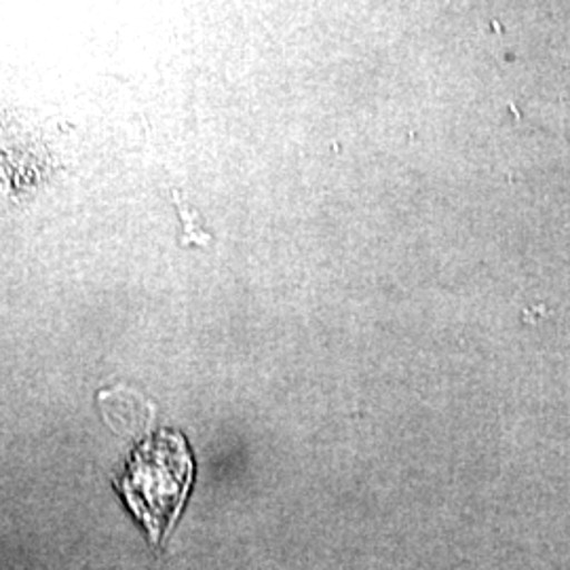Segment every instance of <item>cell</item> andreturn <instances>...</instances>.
<instances>
[{
  "instance_id": "6da1fadb",
  "label": "cell",
  "mask_w": 570,
  "mask_h": 570,
  "mask_svg": "<svg viewBox=\"0 0 570 570\" xmlns=\"http://www.w3.org/2000/svg\"><path fill=\"white\" fill-rule=\"evenodd\" d=\"M193 471L186 440L176 431H161L131 452L117 489L155 546L174 529L190 490Z\"/></svg>"
}]
</instances>
